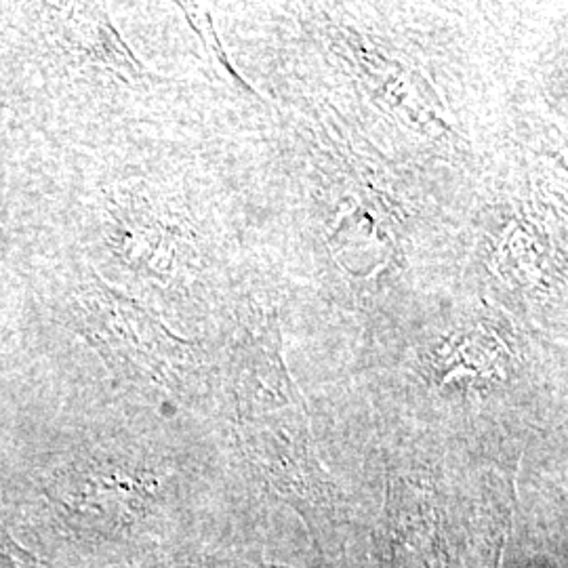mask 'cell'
Here are the masks:
<instances>
[{
	"label": "cell",
	"instance_id": "2",
	"mask_svg": "<svg viewBox=\"0 0 568 568\" xmlns=\"http://www.w3.org/2000/svg\"><path fill=\"white\" fill-rule=\"evenodd\" d=\"M44 37L53 51L77 65H98L122 74L124 79H142V63L129 51L112 21L91 4H53L47 11Z\"/></svg>",
	"mask_w": 568,
	"mask_h": 568
},
{
	"label": "cell",
	"instance_id": "3",
	"mask_svg": "<svg viewBox=\"0 0 568 568\" xmlns=\"http://www.w3.org/2000/svg\"><path fill=\"white\" fill-rule=\"evenodd\" d=\"M4 248H7V234H4V230L0 225V255L4 253Z\"/></svg>",
	"mask_w": 568,
	"mask_h": 568
},
{
	"label": "cell",
	"instance_id": "1",
	"mask_svg": "<svg viewBox=\"0 0 568 568\" xmlns=\"http://www.w3.org/2000/svg\"><path fill=\"white\" fill-rule=\"evenodd\" d=\"M74 325L105 358L163 375L180 354L178 339L140 305L95 276L74 291Z\"/></svg>",
	"mask_w": 568,
	"mask_h": 568
}]
</instances>
